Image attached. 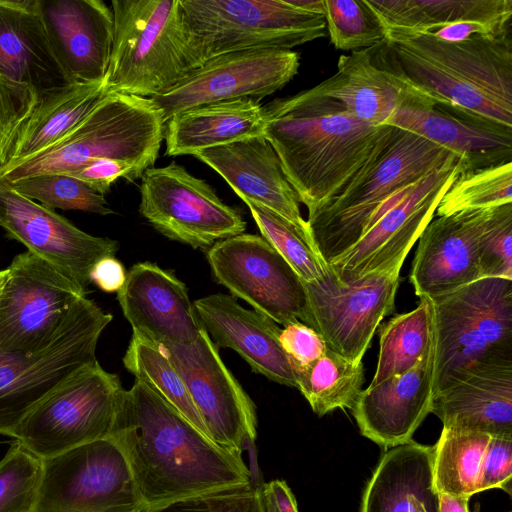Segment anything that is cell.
<instances>
[{"instance_id":"cell-32","label":"cell","mask_w":512,"mask_h":512,"mask_svg":"<svg viewBox=\"0 0 512 512\" xmlns=\"http://www.w3.org/2000/svg\"><path fill=\"white\" fill-rule=\"evenodd\" d=\"M105 95V80L94 83L71 82L38 95L37 104L18 130L3 166L24 160L58 142Z\"/></svg>"},{"instance_id":"cell-38","label":"cell","mask_w":512,"mask_h":512,"mask_svg":"<svg viewBox=\"0 0 512 512\" xmlns=\"http://www.w3.org/2000/svg\"><path fill=\"white\" fill-rule=\"evenodd\" d=\"M512 203V162L459 173L442 196L435 214L492 208Z\"/></svg>"},{"instance_id":"cell-42","label":"cell","mask_w":512,"mask_h":512,"mask_svg":"<svg viewBox=\"0 0 512 512\" xmlns=\"http://www.w3.org/2000/svg\"><path fill=\"white\" fill-rule=\"evenodd\" d=\"M43 475V460L14 440L0 460V512H31Z\"/></svg>"},{"instance_id":"cell-31","label":"cell","mask_w":512,"mask_h":512,"mask_svg":"<svg viewBox=\"0 0 512 512\" xmlns=\"http://www.w3.org/2000/svg\"><path fill=\"white\" fill-rule=\"evenodd\" d=\"M263 106L240 98L201 105L165 123L167 156L194 155L203 149L263 135Z\"/></svg>"},{"instance_id":"cell-29","label":"cell","mask_w":512,"mask_h":512,"mask_svg":"<svg viewBox=\"0 0 512 512\" xmlns=\"http://www.w3.org/2000/svg\"><path fill=\"white\" fill-rule=\"evenodd\" d=\"M0 73L38 95L71 83L51 48L39 0H0Z\"/></svg>"},{"instance_id":"cell-14","label":"cell","mask_w":512,"mask_h":512,"mask_svg":"<svg viewBox=\"0 0 512 512\" xmlns=\"http://www.w3.org/2000/svg\"><path fill=\"white\" fill-rule=\"evenodd\" d=\"M464 171L456 157L397 193L380 209L367 231L330 269L342 281L395 267L404 260L434 218L436 208L457 175Z\"/></svg>"},{"instance_id":"cell-30","label":"cell","mask_w":512,"mask_h":512,"mask_svg":"<svg viewBox=\"0 0 512 512\" xmlns=\"http://www.w3.org/2000/svg\"><path fill=\"white\" fill-rule=\"evenodd\" d=\"M433 447L412 440L380 459L365 488L361 512H438Z\"/></svg>"},{"instance_id":"cell-21","label":"cell","mask_w":512,"mask_h":512,"mask_svg":"<svg viewBox=\"0 0 512 512\" xmlns=\"http://www.w3.org/2000/svg\"><path fill=\"white\" fill-rule=\"evenodd\" d=\"M489 209L437 216L428 223L410 272L419 298L443 296L481 279L478 241Z\"/></svg>"},{"instance_id":"cell-49","label":"cell","mask_w":512,"mask_h":512,"mask_svg":"<svg viewBox=\"0 0 512 512\" xmlns=\"http://www.w3.org/2000/svg\"><path fill=\"white\" fill-rule=\"evenodd\" d=\"M258 494L262 512H298L295 497L283 480L263 483Z\"/></svg>"},{"instance_id":"cell-5","label":"cell","mask_w":512,"mask_h":512,"mask_svg":"<svg viewBox=\"0 0 512 512\" xmlns=\"http://www.w3.org/2000/svg\"><path fill=\"white\" fill-rule=\"evenodd\" d=\"M165 121L151 98L107 94L71 131L49 148L0 167V180L66 173L98 159L129 163L139 178L154 167Z\"/></svg>"},{"instance_id":"cell-17","label":"cell","mask_w":512,"mask_h":512,"mask_svg":"<svg viewBox=\"0 0 512 512\" xmlns=\"http://www.w3.org/2000/svg\"><path fill=\"white\" fill-rule=\"evenodd\" d=\"M207 259L215 279L255 311L284 326L303 321V281L262 236L242 233L220 240Z\"/></svg>"},{"instance_id":"cell-37","label":"cell","mask_w":512,"mask_h":512,"mask_svg":"<svg viewBox=\"0 0 512 512\" xmlns=\"http://www.w3.org/2000/svg\"><path fill=\"white\" fill-rule=\"evenodd\" d=\"M123 364L137 380L150 387L207 435L182 377L159 345L133 334L124 354Z\"/></svg>"},{"instance_id":"cell-28","label":"cell","mask_w":512,"mask_h":512,"mask_svg":"<svg viewBox=\"0 0 512 512\" xmlns=\"http://www.w3.org/2000/svg\"><path fill=\"white\" fill-rule=\"evenodd\" d=\"M386 125L448 149L462 159L464 171L512 162V131L472 120L434 103L405 105Z\"/></svg>"},{"instance_id":"cell-45","label":"cell","mask_w":512,"mask_h":512,"mask_svg":"<svg viewBox=\"0 0 512 512\" xmlns=\"http://www.w3.org/2000/svg\"><path fill=\"white\" fill-rule=\"evenodd\" d=\"M37 92L0 73V167L7 159L14 138L33 111Z\"/></svg>"},{"instance_id":"cell-33","label":"cell","mask_w":512,"mask_h":512,"mask_svg":"<svg viewBox=\"0 0 512 512\" xmlns=\"http://www.w3.org/2000/svg\"><path fill=\"white\" fill-rule=\"evenodd\" d=\"M364 1L383 27L416 33L455 22H477L496 30L511 27L512 0Z\"/></svg>"},{"instance_id":"cell-16","label":"cell","mask_w":512,"mask_h":512,"mask_svg":"<svg viewBox=\"0 0 512 512\" xmlns=\"http://www.w3.org/2000/svg\"><path fill=\"white\" fill-rule=\"evenodd\" d=\"M160 347L182 377L208 437L241 456L256 438V408L222 361L218 347L204 329L191 344Z\"/></svg>"},{"instance_id":"cell-2","label":"cell","mask_w":512,"mask_h":512,"mask_svg":"<svg viewBox=\"0 0 512 512\" xmlns=\"http://www.w3.org/2000/svg\"><path fill=\"white\" fill-rule=\"evenodd\" d=\"M263 114V136L308 214L334 198L392 130L354 117L313 88L274 99Z\"/></svg>"},{"instance_id":"cell-47","label":"cell","mask_w":512,"mask_h":512,"mask_svg":"<svg viewBox=\"0 0 512 512\" xmlns=\"http://www.w3.org/2000/svg\"><path fill=\"white\" fill-rule=\"evenodd\" d=\"M279 342L293 370L314 362L328 349L323 338L301 321L284 326L279 335Z\"/></svg>"},{"instance_id":"cell-3","label":"cell","mask_w":512,"mask_h":512,"mask_svg":"<svg viewBox=\"0 0 512 512\" xmlns=\"http://www.w3.org/2000/svg\"><path fill=\"white\" fill-rule=\"evenodd\" d=\"M380 58L423 94L451 112L512 131L511 28L446 42L383 27Z\"/></svg>"},{"instance_id":"cell-9","label":"cell","mask_w":512,"mask_h":512,"mask_svg":"<svg viewBox=\"0 0 512 512\" xmlns=\"http://www.w3.org/2000/svg\"><path fill=\"white\" fill-rule=\"evenodd\" d=\"M191 46L201 65L243 50L283 49L327 35L323 15L289 0H180Z\"/></svg>"},{"instance_id":"cell-54","label":"cell","mask_w":512,"mask_h":512,"mask_svg":"<svg viewBox=\"0 0 512 512\" xmlns=\"http://www.w3.org/2000/svg\"><path fill=\"white\" fill-rule=\"evenodd\" d=\"M8 269L4 268L0 270V293L7 278Z\"/></svg>"},{"instance_id":"cell-12","label":"cell","mask_w":512,"mask_h":512,"mask_svg":"<svg viewBox=\"0 0 512 512\" xmlns=\"http://www.w3.org/2000/svg\"><path fill=\"white\" fill-rule=\"evenodd\" d=\"M401 268L342 281L329 267L322 280L303 281L302 322L323 338L328 349L349 362H362L379 324L394 310Z\"/></svg>"},{"instance_id":"cell-36","label":"cell","mask_w":512,"mask_h":512,"mask_svg":"<svg viewBox=\"0 0 512 512\" xmlns=\"http://www.w3.org/2000/svg\"><path fill=\"white\" fill-rule=\"evenodd\" d=\"M294 373L296 388L320 417L336 409H353L363 391V363L349 362L330 349L314 362L294 368Z\"/></svg>"},{"instance_id":"cell-40","label":"cell","mask_w":512,"mask_h":512,"mask_svg":"<svg viewBox=\"0 0 512 512\" xmlns=\"http://www.w3.org/2000/svg\"><path fill=\"white\" fill-rule=\"evenodd\" d=\"M7 184L21 195L38 200L52 210H80L103 216L114 213L103 195L65 174L31 176Z\"/></svg>"},{"instance_id":"cell-6","label":"cell","mask_w":512,"mask_h":512,"mask_svg":"<svg viewBox=\"0 0 512 512\" xmlns=\"http://www.w3.org/2000/svg\"><path fill=\"white\" fill-rule=\"evenodd\" d=\"M114 36L106 94L152 98L201 65L180 0H113Z\"/></svg>"},{"instance_id":"cell-35","label":"cell","mask_w":512,"mask_h":512,"mask_svg":"<svg viewBox=\"0 0 512 512\" xmlns=\"http://www.w3.org/2000/svg\"><path fill=\"white\" fill-rule=\"evenodd\" d=\"M491 435L444 428L433 446L432 477L436 492L471 497L479 492L482 461Z\"/></svg>"},{"instance_id":"cell-22","label":"cell","mask_w":512,"mask_h":512,"mask_svg":"<svg viewBox=\"0 0 512 512\" xmlns=\"http://www.w3.org/2000/svg\"><path fill=\"white\" fill-rule=\"evenodd\" d=\"M53 53L69 82L105 80L114 18L102 0H39Z\"/></svg>"},{"instance_id":"cell-50","label":"cell","mask_w":512,"mask_h":512,"mask_svg":"<svg viewBox=\"0 0 512 512\" xmlns=\"http://www.w3.org/2000/svg\"><path fill=\"white\" fill-rule=\"evenodd\" d=\"M507 29L496 30L494 28L477 22H455L431 27L422 32L417 33L427 34L446 42H461L476 34L493 35L502 33Z\"/></svg>"},{"instance_id":"cell-34","label":"cell","mask_w":512,"mask_h":512,"mask_svg":"<svg viewBox=\"0 0 512 512\" xmlns=\"http://www.w3.org/2000/svg\"><path fill=\"white\" fill-rule=\"evenodd\" d=\"M434 342L431 301L422 297L412 311L396 315L381 327L379 357L369 387L414 367Z\"/></svg>"},{"instance_id":"cell-4","label":"cell","mask_w":512,"mask_h":512,"mask_svg":"<svg viewBox=\"0 0 512 512\" xmlns=\"http://www.w3.org/2000/svg\"><path fill=\"white\" fill-rule=\"evenodd\" d=\"M456 157L426 138L392 126L344 188L308 214L310 236L324 261L330 265L349 250L394 195Z\"/></svg>"},{"instance_id":"cell-7","label":"cell","mask_w":512,"mask_h":512,"mask_svg":"<svg viewBox=\"0 0 512 512\" xmlns=\"http://www.w3.org/2000/svg\"><path fill=\"white\" fill-rule=\"evenodd\" d=\"M430 301L434 395L477 363L512 360V280L482 278Z\"/></svg>"},{"instance_id":"cell-41","label":"cell","mask_w":512,"mask_h":512,"mask_svg":"<svg viewBox=\"0 0 512 512\" xmlns=\"http://www.w3.org/2000/svg\"><path fill=\"white\" fill-rule=\"evenodd\" d=\"M323 16L337 50L359 51L385 41L382 24L364 0H324Z\"/></svg>"},{"instance_id":"cell-53","label":"cell","mask_w":512,"mask_h":512,"mask_svg":"<svg viewBox=\"0 0 512 512\" xmlns=\"http://www.w3.org/2000/svg\"><path fill=\"white\" fill-rule=\"evenodd\" d=\"M294 6L315 14H324V0H289Z\"/></svg>"},{"instance_id":"cell-19","label":"cell","mask_w":512,"mask_h":512,"mask_svg":"<svg viewBox=\"0 0 512 512\" xmlns=\"http://www.w3.org/2000/svg\"><path fill=\"white\" fill-rule=\"evenodd\" d=\"M0 227L82 289L102 258L114 256L119 243L88 234L54 210L27 198L0 180Z\"/></svg>"},{"instance_id":"cell-25","label":"cell","mask_w":512,"mask_h":512,"mask_svg":"<svg viewBox=\"0 0 512 512\" xmlns=\"http://www.w3.org/2000/svg\"><path fill=\"white\" fill-rule=\"evenodd\" d=\"M193 306L202 328L217 347L236 351L253 372L296 388L293 367L279 342L281 329L272 319L222 293L200 298Z\"/></svg>"},{"instance_id":"cell-39","label":"cell","mask_w":512,"mask_h":512,"mask_svg":"<svg viewBox=\"0 0 512 512\" xmlns=\"http://www.w3.org/2000/svg\"><path fill=\"white\" fill-rule=\"evenodd\" d=\"M243 202L248 206L262 237L286 260L302 281L316 282L327 275L329 266L310 237L273 211L247 200Z\"/></svg>"},{"instance_id":"cell-20","label":"cell","mask_w":512,"mask_h":512,"mask_svg":"<svg viewBox=\"0 0 512 512\" xmlns=\"http://www.w3.org/2000/svg\"><path fill=\"white\" fill-rule=\"evenodd\" d=\"M117 299L133 334L156 345H188L202 331L185 284L151 262L137 263Z\"/></svg>"},{"instance_id":"cell-1","label":"cell","mask_w":512,"mask_h":512,"mask_svg":"<svg viewBox=\"0 0 512 512\" xmlns=\"http://www.w3.org/2000/svg\"><path fill=\"white\" fill-rule=\"evenodd\" d=\"M111 438L145 508L251 482L241 456L219 447L137 379L124 390Z\"/></svg>"},{"instance_id":"cell-24","label":"cell","mask_w":512,"mask_h":512,"mask_svg":"<svg viewBox=\"0 0 512 512\" xmlns=\"http://www.w3.org/2000/svg\"><path fill=\"white\" fill-rule=\"evenodd\" d=\"M193 156L216 171L243 201L273 211L311 238L298 196L263 135L203 149Z\"/></svg>"},{"instance_id":"cell-11","label":"cell","mask_w":512,"mask_h":512,"mask_svg":"<svg viewBox=\"0 0 512 512\" xmlns=\"http://www.w3.org/2000/svg\"><path fill=\"white\" fill-rule=\"evenodd\" d=\"M144 508L124 453L109 437L43 460L31 512H142Z\"/></svg>"},{"instance_id":"cell-23","label":"cell","mask_w":512,"mask_h":512,"mask_svg":"<svg viewBox=\"0 0 512 512\" xmlns=\"http://www.w3.org/2000/svg\"><path fill=\"white\" fill-rule=\"evenodd\" d=\"M435 342L411 369L363 390L353 407L361 434L383 447L411 441L431 413Z\"/></svg>"},{"instance_id":"cell-10","label":"cell","mask_w":512,"mask_h":512,"mask_svg":"<svg viewBox=\"0 0 512 512\" xmlns=\"http://www.w3.org/2000/svg\"><path fill=\"white\" fill-rule=\"evenodd\" d=\"M124 389L98 361L67 377L20 422L14 439L42 460L109 438Z\"/></svg>"},{"instance_id":"cell-13","label":"cell","mask_w":512,"mask_h":512,"mask_svg":"<svg viewBox=\"0 0 512 512\" xmlns=\"http://www.w3.org/2000/svg\"><path fill=\"white\" fill-rule=\"evenodd\" d=\"M139 212L167 238L194 249L244 233L241 214L225 204L203 179L176 162L141 176Z\"/></svg>"},{"instance_id":"cell-46","label":"cell","mask_w":512,"mask_h":512,"mask_svg":"<svg viewBox=\"0 0 512 512\" xmlns=\"http://www.w3.org/2000/svg\"><path fill=\"white\" fill-rule=\"evenodd\" d=\"M512 435H491L482 461L479 492L499 488L511 494Z\"/></svg>"},{"instance_id":"cell-43","label":"cell","mask_w":512,"mask_h":512,"mask_svg":"<svg viewBox=\"0 0 512 512\" xmlns=\"http://www.w3.org/2000/svg\"><path fill=\"white\" fill-rule=\"evenodd\" d=\"M482 278L512 280V203L489 209L479 241Z\"/></svg>"},{"instance_id":"cell-26","label":"cell","mask_w":512,"mask_h":512,"mask_svg":"<svg viewBox=\"0 0 512 512\" xmlns=\"http://www.w3.org/2000/svg\"><path fill=\"white\" fill-rule=\"evenodd\" d=\"M312 88L354 117L377 126L386 125L405 105L436 104L381 58L376 60L373 47L341 55L337 72Z\"/></svg>"},{"instance_id":"cell-44","label":"cell","mask_w":512,"mask_h":512,"mask_svg":"<svg viewBox=\"0 0 512 512\" xmlns=\"http://www.w3.org/2000/svg\"><path fill=\"white\" fill-rule=\"evenodd\" d=\"M142 512H262L252 481L146 507Z\"/></svg>"},{"instance_id":"cell-52","label":"cell","mask_w":512,"mask_h":512,"mask_svg":"<svg viewBox=\"0 0 512 512\" xmlns=\"http://www.w3.org/2000/svg\"><path fill=\"white\" fill-rule=\"evenodd\" d=\"M438 512H469V497L438 494Z\"/></svg>"},{"instance_id":"cell-48","label":"cell","mask_w":512,"mask_h":512,"mask_svg":"<svg viewBox=\"0 0 512 512\" xmlns=\"http://www.w3.org/2000/svg\"><path fill=\"white\" fill-rule=\"evenodd\" d=\"M62 174L84 182L103 196L109 192L111 185L119 178H124L130 182L138 179L132 165L111 159L94 160Z\"/></svg>"},{"instance_id":"cell-27","label":"cell","mask_w":512,"mask_h":512,"mask_svg":"<svg viewBox=\"0 0 512 512\" xmlns=\"http://www.w3.org/2000/svg\"><path fill=\"white\" fill-rule=\"evenodd\" d=\"M444 428L512 435V360L477 363L433 396Z\"/></svg>"},{"instance_id":"cell-15","label":"cell","mask_w":512,"mask_h":512,"mask_svg":"<svg viewBox=\"0 0 512 512\" xmlns=\"http://www.w3.org/2000/svg\"><path fill=\"white\" fill-rule=\"evenodd\" d=\"M7 269L0 293V355L33 352L49 341L86 290L28 250Z\"/></svg>"},{"instance_id":"cell-18","label":"cell","mask_w":512,"mask_h":512,"mask_svg":"<svg viewBox=\"0 0 512 512\" xmlns=\"http://www.w3.org/2000/svg\"><path fill=\"white\" fill-rule=\"evenodd\" d=\"M300 55L293 50L256 49L215 56L165 93L151 99L165 123L175 114L215 102L263 98L298 73Z\"/></svg>"},{"instance_id":"cell-8","label":"cell","mask_w":512,"mask_h":512,"mask_svg":"<svg viewBox=\"0 0 512 512\" xmlns=\"http://www.w3.org/2000/svg\"><path fill=\"white\" fill-rule=\"evenodd\" d=\"M112 321L86 296L63 316L41 348L0 355V434L14 437L25 416L67 377L94 363L101 333Z\"/></svg>"},{"instance_id":"cell-51","label":"cell","mask_w":512,"mask_h":512,"mask_svg":"<svg viewBox=\"0 0 512 512\" xmlns=\"http://www.w3.org/2000/svg\"><path fill=\"white\" fill-rule=\"evenodd\" d=\"M126 272L114 256L99 260L90 272V282L107 293L118 292L126 280Z\"/></svg>"}]
</instances>
